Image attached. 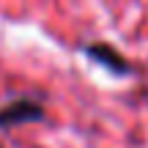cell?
<instances>
[{
  "label": "cell",
  "instance_id": "obj_1",
  "mask_svg": "<svg viewBox=\"0 0 148 148\" xmlns=\"http://www.w3.org/2000/svg\"><path fill=\"white\" fill-rule=\"evenodd\" d=\"M47 115V107L33 96H16L0 107V132L25 126V123H38Z\"/></svg>",
  "mask_w": 148,
  "mask_h": 148
},
{
  "label": "cell",
  "instance_id": "obj_2",
  "mask_svg": "<svg viewBox=\"0 0 148 148\" xmlns=\"http://www.w3.org/2000/svg\"><path fill=\"white\" fill-rule=\"evenodd\" d=\"M82 52H85V58H88V60H93L96 66L107 69L110 74H115V77H129V74L134 71V63L129 58H123V52H118L112 44L93 41V44H85Z\"/></svg>",
  "mask_w": 148,
  "mask_h": 148
}]
</instances>
